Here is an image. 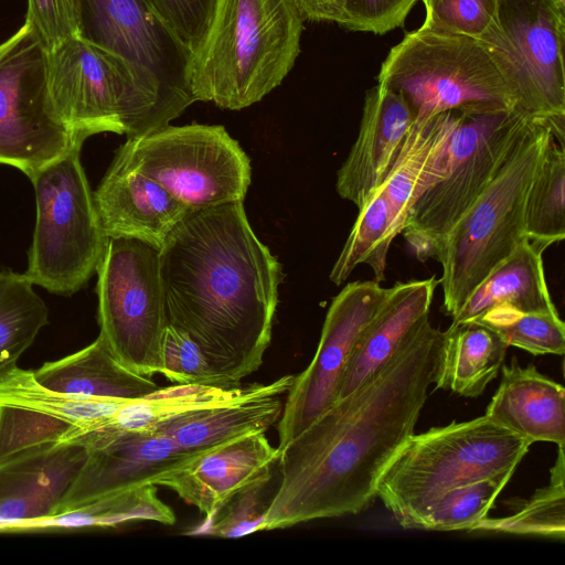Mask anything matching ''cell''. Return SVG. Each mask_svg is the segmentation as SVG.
Instances as JSON below:
<instances>
[{
    "instance_id": "obj_3",
    "label": "cell",
    "mask_w": 565,
    "mask_h": 565,
    "mask_svg": "<svg viewBox=\"0 0 565 565\" xmlns=\"http://www.w3.org/2000/svg\"><path fill=\"white\" fill-rule=\"evenodd\" d=\"M305 20L297 0H217L192 55L195 100L230 110L262 100L294 67Z\"/></svg>"
},
{
    "instance_id": "obj_39",
    "label": "cell",
    "mask_w": 565,
    "mask_h": 565,
    "mask_svg": "<svg viewBox=\"0 0 565 565\" xmlns=\"http://www.w3.org/2000/svg\"><path fill=\"white\" fill-rule=\"evenodd\" d=\"M424 24L445 32L479 39L492 23L499 0H422Z\"/></svg>"
},
{
    "instance_id": "obj_29",
    "label": "cell",
    "mask_w": 565,
    "mask_h": 565,
    "mask_svg": "<svg viewBox=\"0 0 565 565\" xmlns=\"http://www.w3.org/2000/svg\"><path fill=\"white\" fill-rule=\"evenodd\" d=\"M128 399H93L43 386L31 371L18 366L0 377V405L21 407L68 420L83 428L96 427Z\"/></svg>"
},
{
    "instance_id": "obj_19",
    "label": "cell",
    "mask_w": 565,
    "mask_h": 565,
    "mask_svg": "<svg viewBox=\"0 0 565 565\" xmlns=\"http://www.w3.org/2000/svg\"><path fill=\"white\" fill-rule=\"evenodd\" d=\"M86 448L56 443L0 462V532L55 513L86 459Z\"/></svg>"
},
{
    "instance_id": "obj_17",
    "label": "cell",
    "mask_w": 565,
    "mask_h": 565,
    "mask_svg": "<svg viewBox=\"0 0 565 565\" xmlns=\"http://www.w3.org/2000/svg\"><path fill=\"white\" fill-rule=\"evenodd\" d=\"M279 450L265 433L238 437L167 472L157 483L210 518L242 490L271 479Z\"/></svg>"
},
{
    "instance_id": "obj_41",
    "label": "cell",
    "mask_w": 565,
    "mask_h": 565,
    "mask_svg": "<svg viewBox=\"0 0 565 565\" xmlns=\"http://www.w3.org/2000/svg\"><path fill=\"white\" fill-rule=\"evenodd\" d=\"M419 0H341L340 25L352 31L384 34L403 25Z\"/></svg>"
},
{
    "instance_id": "obj_18",
    "label": "cell",
    "mask_w": 565,
    "mask_h": 565,
    "mask_svg": "<svg viewBox=\"0 0 565 565\" xmlns=\"http://www.w3.org/2000/svg\"><path fill=\"white\" fill-rule=\"evenodd\" d=\"M94 200L107 238H134L159 249L192 211L119 152L94 192Z\"/></svg>"
},
{
    "instance_id": "obj_34",
    "label": "cell",
    "mask_w": 565,
    "mask_h": 565,
    "mask_svg": "<svg viewBox=\"0 0 565 565\" xmlns=\"http://www.w3.org/2000/svg\"><path fill=\"white\" fill-rule=\"evenodd\" d=\"M472 321L493 330L509 347L533 355L564 354L565 326L558 312H525L499 306Z\"/></svg>"
},
{
    "instance_id": "obj_37",
    "label": "cell",
    "mask_w": 565,
    "mask_h": 565,
    "mask_svg": "<svg viewBox=\"0 0 565 565\" xmlns=\"http://www.w3.org/2000/svg\"><path fill=\"white\" fill-rule=\"evenodd\" d=\"M161 374L174 384L236 387L215 371L207 356L186 333L171 324L166 329Z\"/></svg>"
},
{
    "instance_id": "obj_27",
    "label": "cell",
    "mask_w": 565,
    "mask_h": 565,
    "mask_svg": "<svg viewBox=\"0 0 565 565\" xmlns=\"http://www.w3.org/2000/svg\"><path fill=\"white\" fill-rule=\"evenodd\" d=\"M457 110L439 113L426 119L414 120L384 181V191L401 234L408 211L426 190L429 174L444 156L456 124Z\"/></svg>"
},
{
    "instance_id": "obj_10",
    "label": "cell",
    "mask_w": 565,
    "mask_h": 565,
    "mask_svg": "<svg viewBox=\"0 0 565 565\" xmlns=\"http://www.w3.org/2000/svg\"><path fill=\"white\" fill-rule=\"evenodd\" d=\"M524 116L550 125L564 147L565 2L499 0L497 14L479 38Z\"/></svg>"
},
{
    "instance_id": "obj_16",
    "label": "cell",
    "mask_w": 565,
    "mask_h": 565,
    "mask_svg": "<svg viewBox=\"0 0 565 565\" xmlns=\"http://www.w3.org/2000/svg\"><path fill=\"white\" fill-rule=\"evenodd\" d=\"M65 443L84 446L87 455L54 514L135 488L157 486L167 472L201 455L181 449L159 430L78 427Z\"/></svg>"
},
{
    "instance_id": "obj_11",
    "label": "cell",
    "mask_w": 565,
    "mask_h": 565,
    "mask_svg": "<svg viewBox=\"0 0 565 565\" xmlns=\"http://www.w3.org/2000/svg\"><path fill=\"white\" fill-rule=\"evenodd\" d=\"M159 252L138 239L109 237L96 269L99 335L121 365L147 377L163 371L169 324Z\"/></svg>"
},
{
    "instance_id": "obj_25",
    "label": "cell",
    "mask_w": 565,
    "mask_h": 565,
    "mask_svg": "<svg viewBox=\"0 0 565 565\" xmlns=\"http://www.w3.org/2000/svg\"><path fill=\"white\" fill-rule=\"evenodd\" d=\"M543 252L527 238L521 242L470 294L451 323L472 321L499 306L525 312H557L545 278Z\"/></svg>"
},
{
    "instance_id": "obj_43",
    "label": "cell",
    "mask_w": 565,
    "mask_h": 565,
    "mask_svg": "<svg viewBox=\"0 0 565 565\" xmlns=\"http://www.w3.org/2000/svg\"><path fill=\"white\" fill-rule=\"evenodd\" d=\"M305 19L318 22L341 21L342 2L341 0H297Z\"/></svg>"
},
{
    "instance_id": "obj_38",
    "label": "cell",
    "mask_w": 565,
    "mask_h": 565,
    "mask_svg": "<svg viewBox=\"0 0 565 565\" xmlns=\"http://www.w3.org/2000/svg\"><path fill=\"white\" fill-rule=\"evenodd\" d=\"M269 481L250 486L227 501L200 531L192 532L217 537L236 539L264 531L269 501L266 489Z\"/></svg>"
},
{
    "instance_id": "obj_31",
    "label": "cell",
    "mask_w": 565,
    "mask_h": 565,
    "mask_svg": "<svg viewBox=\"0 0 565 565\" xmlns=\"http://www.w3.org/2000/svg\"><path fill=\"white\" fill-rule=\"evenodd\" d=\"M33 286L24 274L0 273V377L17 367L47 323L49 309Z\"/></svg>"
},
{
    "instance_id": "obj_12",
    "label": "cell",
    "mask_w": 565,
    "mask_h": 565,
    "mask_svg": "<svg viewBox=\"0 0 565 565\" xmlns=\"http://www.w3.org/2000/svg\"><path fill=\"white\" fill-rule=\"evenodd\" d=\"M117 152L192 211L243 201L250 184L249 158L220 125H169Z\"/></svg>"
},
{
    "instance_id": "obj_7",
    "label": "cell",
    "mask_w": 565,
    "mask_h": 565,
    "mask_svg": "<svg viewBox=\"0 0 565 565\" xmlns=\"http://www.w3.org/2000/svg\"><path fill=\"white\" fill-rule=\"evenodd\" d=\"M77 35L120 58L131 71L151 134L169 126L195 100L191 50L150 0H74Z\"/></svg>"
},
{
    "instance_id": "obj_14",
    "label": "cell",
    "mask_w": 565,
    "mask_h": 565,
    "mask_svg": "<svg viewBox=\"0 0 565 565\" xmlns=\"http://www.w3.org/2000/svg\"><path fill=\"white\" fill-rule=\"evenodd\" d=\"M46 76L57 115L82 140L99 132L151 134L131 71L107 51L78 35L70 38L47 52Z\"/></svg>"
},
{
    "instance_id": "obj_23",
    "label": "cell",
    "mask_w": 565,
    "mask_h": 565,
    "mask_svg": "<svg viewBox=\"0 0 565 565\" xmlns=\"http://www.w3.org/2000/svg\"><path fill=\"white\" fill-rule=\"evenodd\" d=\"M439 284L435 276L396 282L362 332L343 373L338 399L374 375L426 317Z\"/></svg>"
},
{
    "instance_id": "obj_2",
    "label": "cell",
    "mask_w": 565,
    "mask_h": 565,
    "mask_svg": "<svg viewBox=\"0 0 565 565\" xmlns=\"http://www.w3.org/2000/svg\"><path fill=\"white\" fill-rule=\"evenodd\" d=\"M169 324L233 386L256 372L271 341L282 270L255 235L243 201L190 211L159 252Z\"/></svg>"
},
{
    "instance_id": "obj_40",
    "label": "cell",
    "mask_w": 565,
    "mask_h": 565,
    "mask_svg": "<svg viewBox=\"0 0 565 565\" xmlns=\"http://www.w3.org/2000/svg\"><path fill=\"white\" fill-rule=\"evenodd\" d=\"M150 1L162 20L193 55L209 32L217 0Z\"/></svg>"
},
{
    "instance_id": "obj_1",
    "label": "cell",
    "mask_w": 565,
    "mask_h": 565,
    "mask_svg": "<svg viewBox=\"0 0 565 565\" xmlns=\"http://www.w3.org/2000/svg\"><path fill=\"white\" fill-rule=\"evenodd\" d=\"M441 339L424 318L374 375L279 451L264 531L359 514L377 499L383 473L414 434Z\"/></svg>"
},
{
    "instance_id": "obj_15",
    "label": "cell",
    "mask_w": 565,
    "mask_h": 565,
    "mask_svg": "<svg viewBox=\"0 0 565 565\" xmlns=\"http://www.w3.org/2000/svg\"><path fill=\"white\" fill-rule=\"evenodd\" d=\"M387 289L376 280H358L332 299L316 353L287 391L277 423L279 451L338 399L351 353Z\"/></svg>"
},
{
    "instance_id": "obj_13",
    "label": "cell",
    "mask_w": 565,
    "mask_h": 565,
    "mask_svg": "<svg viewBox=\"0 0 565 565\" xmlns=\"http://www.w3.org/2000/svg\"><path fill=\"white\" fill-rule=\"evenodd\" d=\"M46 70L47 51L28 22L0 43V164L28 178L84 142L57 115Z\"/></svg>"
},
{
    "instance_id": "obj_32",
    "label": "cell",
    "mask_w": 565,
    "mask_h": 565,
    "mask_svg": "<svg viewBox=\"0 0 565 565\" xmlns=\"http://www.w3.org/2000/svg\"><path fill=\"white\" fill-rule=\"evenodd\" d=\"M565 152L550 141L541 168L529 190L524 233L532 243L546 249L565 236Z\"/></svg>"
},
{
    "instance_id": "obj_44",
    "label": "cell",
    "mask_w": 565,
    "mask_h": 565,
    "mask_svg": "<svg viewBox=\"0 0 565 565\" xmlns=\"http://www.w3.org/2000/svg\"><path fill=\"white\" fill-rule=\"evenodd\" d=\"M562 2H565V0H561Z\"/></svg>"
},
{
    "instance_id": "obj_6",
    "label": "cell",
    "mask_w": 565,
    "mask_h": 565,
    "mask_svg": "<svg viewBox=\"0 0 565 565\" xmlns=\"http://www.w3.org/2000/svg\"><path fill=\"white\" fill-rule=\"evenodd\" d=\"M377 82L404 97L414 120L448 110L515 109L504 78L479 40L424 23L391 49Z\"/></svg>"
},
{
    "instance_id": "obj_24",
    "label": "cell",
    "mask_w": 565,
    "mask_h": 565,
    "mask_svg": "<svg viewBox=\"0 0 565 565\" xmlns=\"http://www.w3.org/2000/svg\"><path fill=\"white\" fill-rule=\"evenodd\" d=\"M33 373L50 390L93 399H136L159 388L150 377L121 365L100 335L84 349L46 362Z\"/></svg>"
},
{
    "instance_id": "obj_21",
    "label": "cell",
    "mask_w": 565,
    "mask_h": 565,
    "mask_svg": "<svg viewBox=\"0 0 565 565\" xmlns=\"http://www.w3.org/2000/svg\"><path fill=\"white\" fill-rule=\"evenodd\" d=\"M484 415L531 444L564 447L565 390L534 364L521 366L514 356L501 367V381Z\"/></svg>"
},
{
    "instance_id": "obj_20",
    "label": "cell",
    "mask_w": 565,
    "mask_h": 565,
    "mask_svg": "<svg viewBox=\"0 0 565 565\" xmlns=\"http://www.w3.org/2000/svg\"><path fill=\"white\" fill-rule=\"evenodd\" d=\"M414 122L404 97L382 84L365 94L358 138L337 173L339 195L360 210L390 172Z\"/></svg>"
},
{
    "instance_id": "obj_30",
    "label": "cell",
    "mask_w": 565,
    "mask_h": 565,
    "mask_svg": "<svg viewBox=\"0 0 565 565\" xmlns=\"http://www.w3.org/2000/svg\"><path fill=\"white\" fill-rule=\"evenodd\" d=\"M358 211V217L329 275L338 286L361 264L371 267L374 280L383 281L388 250L398 235L390 202L381 186Z\"/></svg>"
},
{
    "instance_id": "obj_28",
    "label": "cell",
    "mask_w": 565,
    "mask_h": 565,
    "mask_svg": "<svg viewBox=\"0 0 565 565\" xmlns=\"http://www.w3.org/2000/svg\"><path fill=\"white\" fill-rule=\"evenodd\" d=\"M136 521H152L173 525L172 509L157 495L154 486H143L108 495L75 508L28 522L22 530L107 527Z\"/></svg>"
},
{
    "instance_id": "obj_8",
    "label": "cell",
    "mask_w": 565,
    "mask_h": 565,
    "mask_svg": "<svg viewBox=\"0 0 565 565\" xmlns=\"http://www.w3.org/2000/svg\"><path fill=\"white\" fill-rule=\"evenodd\" d=\"M82 145L40 169L33 184L36 218L24 275L36 286L71 296L96 273L107 237L81 162Z\"/></svg>"
},
{
    "instance_id": "obj_5",
    "label": "cell",
    "mask_w": 565,
    "mask_h": 565,
    "mask_svg": "<svg viewBox=\"0 0 565 565\" xmlns=\"http://www.w3.org/2000/svg\"><path fill=\"white\" fill-rule=\"evenodd\" d=\"M553 135L527 118L488 186L449 233L438 260L444 311L451 318L478 285L523 242L529 190Z\"/></svg>"
},
{
    "instance_id": "obj_4",
    "label": "cell",
    "mask_w": 565,
    "mask_h": 565,
    "mask_svg": "<svg viewBox=\"0 0 565 565\" xmlns=\"http://www.w3.org/2000/svg\"><path fill=\"white\" fill-rule=\"evenodd\" d=\"M532 444L486 415L413 434L383 473L377 498L404 529L450 489L513 475Z\"/></svg>"
},
{
    "instance_id": "obj_33",
    "label": "cell",
    "mask_w": 565,
    "mask_h": 565,
    "mask_svg": "<svg viewBox=\"0 0 565 565\" xmlns=\"http://www.w3.org/2000/svg\"><path fill=\"white\" fill-rule=\"evenodd\" d=\"M564 447H558L547 486L537 489L519 509L504 518L482 519L472 531L565 537Z\"/></svg>"
},
{
    "instance_id": "obj_22",
    "label": "cell",
    "mask_w": 565,
    "mask_h": 565,
    "mask_svg": "<svg viewBox=\"0 0 565 565\" xmlns=\"http://www.w3.org/2000/svg\"><path fill=\"white\" fill-rule=\"evenodd\" d=\"M294 375L270 382L257 393L205 408L184 413L158 430L172 439L181 449L203 454L238 437L265 433L277 424L282 402Z\"/></svg>"
},
{
    "instance_id": "obj_35",
    "label": "cell",
    "mask_w": 565,
    "mask_h": 565,
    "mask_svg": "<svg viewBox=\"0 0 565 565\" xmlns=\"http://www.w3.org/2000/svg\"><path fill=\"white\" fill-rule=\"evenodd\" d=\"M512 476L488 477L450 489L424 513L417 529L472 531L488 516L489 510Z\"/></svg>"
},
{
    "instance_id": "obj_26",
    "label": "cell",
    "mask_w": 565,
    "mask_h": 565,
    "mask_svg": "<svg viewBox=\"0 0 565 565\" xmlns=\"http://www.w3.org/2000/svg\"><path fill=\"white\" fill-rule=\"evenodd\" d=\"M509 345L490 328L475 322L443 331L434 383L463 397H478L504 364Z\"/></svg>"
},
{
    "instance_id": "obj_42",
    "label": "cell",
    "mask_w": 565,
    "mask_h": 565,
    "mask_svg": "<svg viewBox=\"0 0 565 565\" xmlns=\"http://www.w3.org/2000/svg\"><path fill=\"white\" fill-rule=\"evenodd\" d=\"M25 22L33 28L44 49L51 52L77 35L75 1L28 0Z\"/></svg>"
},
{
    "instance_id": "obj_36",
    "label": "cell",
    "mask_w": 565,
    "mask_h": 565,
    "mask_svg": "<svg viewBox=\"0 0 565 565\" xmlns=\"http://www.w3.org/2000/svg\"><path fill=\"white\" fill-rule=\"evenodd\" d=\"M78 427L50 415L0 405V462L44 445L65 443Z\"/></svg>"
},
{
    "instance_id": "obj_9",
    "label": "cell",
    "mask_w": 565,
    "mask_h": 565,
    "mask_svg": "<svg viewBox=\"0 0 565 565\" xmlns=\"http://www.w3.org/2000/svg\"><path fill=\"white\" fill-rule=\"evenodd\" d=\"M527 118L516 109L457 110L444 178L420 193L401 233L418 260H438L449 233L488 186Z\"/></svg>"
}]
</instances>
